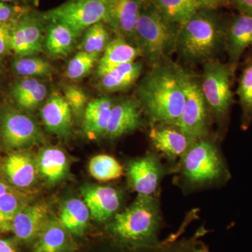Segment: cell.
<instances>
[{"mask_svg":"<svg viewBox=\"0 0 252 252\" xmlns=\"http://www.w3.org/2000/svg\"><path fill=\"white\" fill-rule=\"evenodd\" d=\"M89 170L93 177L100 182L117 180L124 174L120 162L107 154L93 157L89 162Z\"/></svg>","mask_w":252,"mask_h":252,"instance_id":"obj_33","label":"cell"},{"mask_svg":"<svg viewBox=\"0 0 252 252\" xmlns=\"http://www.w3.org/2000/svg\"><path fill=\"white\" fill-rule=\"evenodd\" d=\"M99 59L95 56L79 51L68 63L65 75L72 81H79L89 75Z\"/></svg>","mask_w":252,"mask_h":252,"instance_id":"obj_34","label":"cell"},{"mask_svg":"<svg viewBox=\"0 0 252 252\" xmlns=\"http://www.w3.org/2000/svg\"><path fill=\"white\" fill-rule=\"evenodd\" d=\"M228 21L217 9L203 7L180 26L175 53L187 64H204L225 51Z\"/></svg>","mask_w":252,"mask_h":252,"instance_id":"obj_2","label":"cell"},{"mask_svg":"<svg viewBox=\"0 0 252 252\" xmlns=\"http://www.w3.org/2000/svg\"><path fill=\"white\" fill-rule=\"evenodd\" d=\"M36 161L38 172L49 183L60 182L67 175L69 165L67 156L57 147L41 149Z\"/></svg>","mask_w":252,"mask_h":252,"instance_id":"obj_25","label":"cell"},{"mask_svg":"<svg viewBox=\"0 0 252 252\" xmlns=\"http://www.w3.org/2000/svg\"><path fill=\"white\" fill-rule=\"evenodd\" d=\"M149 137L158 152L172 161L183 157L195 142L178 127L172 125L152 126Z\"/></svg>","mask_w":252,"mask_h":252,"instance_id":"obj_18","label":"cell"},{"mask_svg":"<svg viewBox=\"0 0 252 252\" xmlns=\"http://www.w3.org/2000/svg\"><path fill=\"white\" fill-rule=\"evenodd\" d=\"M0 252H17V250L12 240L0 238Z\"/></svg>","mask_w":252,"mask_h":252,"instance_id":"obj_39","label":"cell"},{"mask_svg":"<svg viewBox=\"0 0 252 252\" xmlns=\"http://www.w3.org/2000/svg\"><path fill=\"white\" fill-rule=\"evenodd\" d=\"M50 219L49 207L46 203L28 204L15 217L11 232L23 243L36 241Z\"/></svg>","mask_w":252,"mask_h":252,"instance_id":"obj_14","label":"cell"},{"mask_svg":"<svg viewBox=\"0 0 252 252\" xmlns=\"http://www.w3.org/2000/svg\"><path fill=\"white\" fill-rule=\"evenodd\" d=\"M144 2L145 0H107L104 23L116 35L135 46L136 25Z\"/></svg>","mask_w":252,"mask_h":252,"instance_id":"obj_11","label":"cell"},{"mask_svg":"<svg viewBox=\"0 0 252 252\" xmlns=\"http://www.w3.org/2000/svg\"><path fill=\"white\" fill-rule=\"evenodd\" d=\"M69 233L61 220L51 218L36 239L32 252H66L71 245Z\"/></svg>","mask_w":252,"mask_h":252,"instance_id":"obj_26","label":"cell"},{"mask_svg":"<svg viewBox=\"0 0 252 252\" xmlns=\"http://www.w3.org/2000/svg\"><path fill=\"white\" fill-rule=\"evenodd\" d=\"M28 198L27 194L20 190L0 196V233L11 232L15 217L29 204Z\"/></svg>","mask_w":252,"mask_h":252,"instance_id":"obj_31","label":"cell"},{"mask_svg":"<svg viewBox=\"0 0 252 252\" xmlns=\"http://www.w3.org/2000/svg\"><path fill=\"white\" fill-rule=\"evenodd\" d=\"M5 3H26L30 0H0Z\"/></svg>","mask_w":252,"mask_h":252,"instance_id":"obj_42","label":"cell"},{"mask_svg":"<svg viewBox=\"0 0 252 252\" xmlns=\"http://www.w3.org/2000/svg\"><path fill=\"white\" fill-rule=\"evenodd\" d=\"M251 47L252 16L239 13L228 21L225 39L228 63L235 71L244 53Z\"/></svg>","mask_w":252,"mask_h":252,"instance_id":"obj_17","label":"cell"},{"mask_svg":"<svg viewBox=\"0 0 252 252\" xmlns=\"http://www.w3.org/2000/svg\"><path fill=\"white\" fill-rule=\"evenodd\" d=\"M107 0H69L43 14L46 21L62 23L79 36L96 23L105 22Z\"/></svg>","mask_w":252,"mask_h":252,"instance_id":"obj_9","label":"cell"},{"mask_svg":"<svg viewBox=\"0 0 252 252\" xmlns=\"http://www.w3.org/2000/svg\"><path fill=\"white\" fill-rule=\"evenodd\" d=\"M236 94L242 109L241 127L248 130L252 124V54L244 62Z\"/></svg>","mask_w":252,"mask_h":252,"instance_id":"obj_29","label":"cell"},{"mask_svg":"<svg viewBox=\"0 0 252 252\" xmlns=\"http://www.w3.org/2000/svg\"><path fill=\"white\" fill-rule=\"evenodd\" d=\"M43 140L40 127L27 113L11 104L0 109V142L4 148L26 150Z\"/></svg>","mask_w":252,"mask_h":252,"instance_id":"obj_8","label":"cell"},{"mask_svg":"<svg viewBox=\"0 0 252 252\" xmlns=\"http://www.w3.org/2000/svg\"><path fill=\"white\" fill-rule=\"evenodd\" d=\"M11 49L10 27L0 26V58L9 54Z\"/></svg>","mask_w":252,"mask_h":252,"instance_id":"obj_37","label":"cell"},{"mask_svg":"<svg viewBox=\"0 0 252 252\" xmlns=\"http://www.w3.org/2000/svg\"><path fill=\"white\" fill-rule=\"evenodd\" d=\"M231 3L240 14L252 16V0H232Z\"/></svg>","mask_w":252,"mask_h":252,"instance_id":"obj_38","label":"cell"},{"mask_svg":"<svg viewBox=\"0 0 252 252\" xmlns=\"http://www.w3.org/2000/svg\"><path fill=\"white\" fill-rule=\"evenodd\" d=\"M181 175L193 188L224 183L230 172L215 142L205 137L195 141L181 158Z\"/></svg>","mask_w":252,"mask_h":252,"instance_id":"obj_5","label":"cell"},{"mask_svg":"<svg viewBox=\"0 0 252 252\" xmlns=\"http://www.w3.org/2000/svg\"><path fill=\"white\" fill-rule=\"evenodd\" d=\"M127 179L139 195H153L165 174V169L157 156L154 154L129 162Z\"/></svg>","mask_w":252,"mask_h":252,"instance_id":"obj_12","label":"cell"},{"mask_svg":"<svg viewBox=\"0 0 252 252\" xmlns=\"http://www.w3.org/2000/svg\"><path fill=\"white\" fill-rule=\"evenodd\" d=\"M110 31L104 22L96 23L88 28L84 31L79 49L99 59L112 40Z\"/></svg>","mask_w":252,"mask_h":252,"instance_id":"obj_30","label":"cell"},{"mask_svg":"<svg viewBox=\"0 0 252 252\" xmlns=\"http://www.w3.org/2000/svg\"><path fill=\"white\" fill-rule=\"evenodd\" d=\"M161 227L158 200L153 195H139L128 208L114 215L109 230L122 245L144 248L160 243Z\"/></svg>","mask_w":252,"mask_h":252,"instance_id":"obj_3","label":"cell"},{"mask_svg":"<svg viewBox=\"0 0 252 252\" xmlns=\"http://www.w3.org/2000/svg\"><path fill=\"white\" fill-rule=\"evenodd\" d=\"M141 56L140 50L121 36H117L109 43L104 54L97 62V77L110 72L116 67L135 61Z\"/></svg>","mask_w":252,"mask_h":252,"instance_id":"obj_23","label":"cell"},{"mask_svg":"<svg viewBox=\"0 0 252 252\" xmlns=\"http://www.w3.org/2000/svg\"><path fill=\"white\" fill-rule=\"evenodd\" d=\"M114 102L110 96L104 95L89 102L83 116V132L88 138L97 140L106 135Z\"/></svg>","mask_w":252,"mask_h":252,"instance_id":"obj_20","label":"cell"},{"mask_svg":"<svg viewBox=\"0 0 252 252\" xmlns=\"http://www.w3.org/2000/svg\"><path fill=\"white\" fill-rule=\"evenodd\" d=\"M81 194L91 216L99 222L113 218L122 205V195L112 187L87 185L81 189Z\"/></svg>","mask_w":252,"mask_h":252,"instance_id":"obj_15","label":"cell"},{"mask_svg":"<svg viewBox=\"0 0 252 252\" xmlns=\"http://www.w3.org/2000/svg\"><path fill=\"white\" fill-rule=\"evenodd\" d=\"M232 0H201L203 7L217 9L219 6L231 3Z\"/></svg>","mask_w":252,"mask_h":252,"instance_id":"obj_40","label":"cell"},{"mask_svg":"<svg viewBox=\"0 0 252 252\" xmlns=\"http://www.w3.org/2000/svg\"><path fill=\"white\" fill-rule=\"evenodd\" d=\"M16 190H18V189L11 187L0 174V196L5 194L12 193Z\"/></svg>","mask_w":252,"mask_h":252,"instance_id":"obj_41","label":"cell"},{"mask_svg":"<svg viewBox=\"0 0 252 252\" xmlns=\"http://www.w3.org/2000/svg\"><path fill=\"white\" fill-rule=\"evenodd\" d=\"M46 21L28 10L10 27L11 49L18 56H37L44 51Z\"/></svg>","mask_w":252,"mask_h":252,"instance_id":"obj_10","label":"cell"},{"mask_svg":"<svg viewBox=\"0 0 252 252\" xmlns=\"http://www.w3.org/2000/svg\"><path fill=\"white\" fill-rule=\"evenodd\" d=\"M185 104L177 127L191 140L205 138L210 132V112L200 86V78L183 67Z\"/></svg>","mask_w":252,"mask_h":252,"instance_id":"obj_7","label":"cell"},{"mask_svg":"<svg viewBox=\"0 0 252 252\" xmlns=\"http://www.w3.org/2000/svg\"><path fill=\"white\" fill-rule=\"evenodd\" d=\"M235 70L228 63L218 59L204 63L200 86L210 114L220 127H225L229 120L234 103L232 91Z\"/></svg>","mask_w":252,"mask_h":252,"instance_id":"obj_6","label":"cell"},{"mask_svg":"<svg viewBox=\"0 0 252 252\" xmlns=\"http://www.w3.org/2000/svg\"><path fill=\"white\" fill-rule=\"evenodd\" d=\"M63 95L70 107L73 115L84 116L89 102L87 94L83 89L77 86L67 85L63 89Z\"/></svg>","mask_w":252,"mask_h":252,"instance_id":"obj_35","label":"cell"},{"mask_svg":"<svg viewBox=\"0 0 252 252\" xmlns=\"http://www.w3.org/2000/svg\"><path fill=\"white\" fill-rule=\"evenodd\" d=\"M10 94L16 107L30 112L43 105L48 97V89L37 78L23 77L15 81Z\"/></svg>","mask_w":252,"mask_h":252,"instance_id":"obj_21","label":"cell"},{"mask_svg":"<svg viewBox=\"0 0 252 252\" xmlns=\"http://www.w3.org/2000/svg\"><path fill=\"white\" fill-rule=\"evenodd\" d=\"M37 173L36 159L25 150L11 152L0 163L1 175L18 190L28 189L34 185Z\"/></svg>","mask_w":252,"mask_h":252,"instance_id":"obj_13","label":"cell"},{"mask_svg":"<svg viewBox=\"0 0 252 252\" xmlns=\"http://www.w3.org/2000/svg\"><path fill=\"white\" fill-rule=\"evenodd\" d=\"M28 10L26 6L9 4L0 1V26L11 27Z\"/></svg>","mask_w":252,"mask_h":252,"instance_id":"obj_36","label":"cell"},{"mask_svg":"<svg viewBox=\"0 0 252 252\" xmlns=\"http://www.w3.org/2000/svg\"><path fill=\"white\" fill-rule=\"evenodd\" d=\"M141 61L126 63L99 77V90L106 94L124 92L135 85L143 71Z\"/></svg>","mask_w":252,"mask_h":252,"instance_id":"obj_24","label":"cell"},{"mask_svg":"<svg viewBox=\"0 0 252 252\" xmlns=\"http://www.w3.org/2000/svg\"><path fill=\"white\" fill-rule=\"evenodd\" d=\"M136 97L152 126H177L185 104L183 67L170 61L151 67Z\"/></svg>","mask_w":252,"mask_h":252,"instance_id":"obj_1","label":"cell"},{"mask_svg":"<svg viewBox=\"0 0 252 252\" xmlns=\"http://www.w3.org/2000/svg\"><path fill=\"white\" fill-rule=\"evenodd\" d=\"M91 213L84 200L71 198L63 204L59 220L69 233L77 236L84 234Z\"/></svg>","mask_w":252,"mask_h":252,"instance_id":"obj_28","label":"cell"},{"mask_svg":"<svg viewBox=\"0 0 252 252\" xmlns=\"http://www.w3.org/2000/svg\"><path fill=\"white\" fill-rule=\"evenodd\" d=\"M168 21L182 26L203 7L201 0H145Z\"/></svg>","mask_w":252,"mask_h":252,"instance_id":"obj_27","label":"cell"},{"mask_svg":"<svg viewBox=\"0 0 252 252\" xmlns=\"http://www.w3.org/2000/svg\"><path fill=\"white\" fill-rule=\"evenodd\" d=\"M142 111L137 97H126L114 102L105 136L114 140L138 129L142 123Z\"/></svg>","mask_w":252,"mask_h":252,"instance_id":"obj_16","label":"cell"},{"mask_svg":"<svg viewBox=\"0 0 252 252\" xmlns=\"http://www.w3.org/2000/svg\"><path fill=\"white\" fill-rule=\"evenodd\" d=\"M1 69H2V65H1V63L0 61V74L1 73Z\"/></svg>","mask_w":252,"mask_h":252,"instance_id":"obj_43","label":"cell"},{"mask_svg":"<svg viewBox=\"0 0 252 252\" xmlns=\"http://www.w3.org/2000/svg\"><path fill=\"white\" fill-rule=\"evenodd\" d=\"M72 112L62 94L54 92L41 109V117L46 130L67 138L72 133Z\"/></svg>","mask_w":252,"mask_h":252,"instance_id":"obj_19","label":"cell"},{"mask_svg":"<svg viewBox=\"0 0 252 252\" xmlns=\"http://www.w3.org/2000/svg\"><path fill=\"white\" fill-rule=\"evenodd\" d=\"M15 74L23 77H49L54 67L45 60L36 56H18L12 64Z\"/></svg>","mask_w":252,"mask_h":252,"instance_id":"obj_32","label":"cell"},{"mask_svg":"<svg viewBox=\"0 0 252 252\" xmlns=\"http://www.w3.org/2000/svg\"><path fill=\"white\" fill-rule=\"evenodd\" d=\"M44 51L50 57H67L77 46L79 34L62 23L46 21Z\"/></svg>","mask_w":252,"mask_h":252,"instance_id":"obj_22","label":"cell"},{"mask_svg":"<svg viewBox=\"0 0 252 252\" xmlns=\"http://www.w3.org/2000/svg\"><path fill=\"white\" fill-rule=\"evenodd\" d=\"M180 29V26L168 21L145 1L136 25L135 42L150 67L170 61Z\"/></svg>","mask_w":252,"mask_h":252,"instance_id":"obj_4","label":"cell"}]
</instances>
